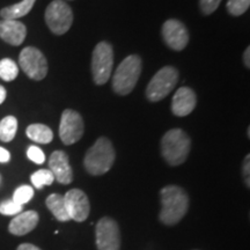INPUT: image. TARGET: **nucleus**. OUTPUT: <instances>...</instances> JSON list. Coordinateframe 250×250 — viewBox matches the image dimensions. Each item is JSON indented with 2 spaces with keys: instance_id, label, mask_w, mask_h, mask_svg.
<instances>
[{
  "instance_id": "20e7f679",
  "label": "nucleus",
  "mask_w": 250,
  "mask_h": 250,
  "mask_svg": "<svg viewBox=\"0 0 250 250\" xmlns=\"http://www.w3.org/2000/svg\"><path fill=\"white\" fill-rule=\"evenodd\" d=\"M143 70L142 58L130 55L118 65L112 77V89L120 95H127L136 87Z\"/></svg>"
},
{
  "instance_id": "a211bd4d",
  "label": "nucleus",
  "mask_w": 250,
  "mask_h": 250,
  "mask_svg": "<svg viewBox=\"0 0 250 250\" xmlns=\"http://www.w3.org/2000/svg\"><path fill=\"white\" fill-rule=\"evenodd\" d=\"M46 208H49V211L54 214V217L59 221H65L70 220V215L67 213L66 205H65L64 196L59 195V193H51L45 201Z\"/></svg>"
},
{
  "instance_id": "423d86ee",
  "label": "nucleus",
  "mask_w": 250,
  "mask_h": 250,
  "mask_svg": "<svg viewBox=\"0 0 250 250\" xmlns=\"http://www.w3.org/2000/svg\"><path fill=\"white\" fill-rule=\"evenodd\" d=\"M114 66V49L108 42H100L95 45L92 55V74L96 85H104L110 79Z\"/></svg>"
},
{
  "instance_id": "b1692460",
  "label": "nucleus",
  "mask_w": 250,
  "mask_h": 250,
  "mask_svg": "<svg viewBox=\"0 0 250 250\" xmlns=\"http://www.w3.org/2000/svg\"><path fill=\"white\" fill-rule=\"evenodd\" d=\"M34 197V189L30 186H21L13 193V201L20 205L27 204Z\"/></svg>"
},
{
  "instance_id": "aec40b11",
  "label": "nucleus",
  "mask_w": 250,
  "mask_h": 250,
  "mask_svg": "<svg viewBox=\"0 0 250 250\" xmlns=\"http://www.w3.org/2000/svg\"><path fill=\"white\" fill-rule=\"evenodd\" d=\"M18 131V120L14 116H6L0 121V140L9 143L14 139Z\"/></svg>"
},
{
  "instance_id": "c85d7f7f",
  "label": "nucleus",
  "mask_w": 250,
  "mask_h": 250,
  "mask_svg": "<svg viewBox=\"0 0 250 250\" xmlns=\"http://www.w3.org/2000/svg\"><path fill=\"white\" fill-rule=\"evenodd\" d=\"M9 160H11L9 152L4 147H0V164H7Z\"/></svg>"
},
{
  "instance_id": "9d476101",
  "label": "nucleus",
  "mask_w": 250,
  "mask_h": 250,
  "mask_svg": "<svg viewBox=\"0 0 250 250\" xmlns=\"http://www.w3.org/2000/svg\"><path fill=\"white\" fill-rule=\"evenodd\" d=\"M95 241L98 250H120V227L114 219L104 217L100 219L95 228Z\"/></svg>"
},
{
  "instance_id": "1a4fd4ad",
  "label": "nucleus",
  "mask_w": 250,
  "mask_h": 250,
  "mask_svg": "<svg viewBox=\"0 0 250 250\" xmlns=\"http://www.w3.org/2000/svg\"><path fill=\"white\" fill-rule=\"evenodd\" d=\"M85 124L79 112L72 109H65L59 123V137L65 145H73L83 138Z\"/></svg>"
},
{
  "instance_id": "0eeeda50",
  "label": "nucleus",
  "mask_w": 250,
  "mask_h": 250,
  "mask_svg": "<svg viewBox=\"0 0 250 250\" xmlns=\"http://www.w3.org/2000/svg\"><path fill=\"white\" fill-rule=\"evenodd\" d=\"M45 23L55 35L66 34L73 23V12L67 2L54 0L45 9Z\"/></svg>"
},
{
  "instance_id": "412c9836",
  "label": "nucleus",
  "mask_w": 250,
  "mask_h": 250,
  "mask_svg": "<svg viewBox=\"0 0 250 250\" xmlns=\"http://www.w3.org/2000/svg\"><path fill=\"white\" fill-rule=\"evenodd\" d=\"M19 74V67L13 59L4 58L0 61V78L5 81H13Z\"/></svg>"
},
{
  "instance_id": "cd10ccee",
  "label": "nucleus",
  "mask_w": 250,
  "mask_h": 250,
  "mask_svg": "<svg viewBox=\"0 0 250 250\" xmlns=\"http://www.w3.org/2000/svg\"><path fill=\"white\" fill-rule=\"evenodd\" d=\"M250 155H247L245 158V161H243V166H242V171H243V177H245V182L247 184V187H250L249 184V168H250Z\"/></svg>"
},
{
  "instance_id": "9b49d317",
  "label": "nucleus",
  "mask_w": 250,
  "mask_h": 250,
  "mask_svg": "<svg viewBox=\"0 0 250 250\" xmlns=\"http://www.w3.org/2000/svg\"><path fill=\"white\" fill-rule=\"evenodd\" d=\"M165 43L175 51H181L189 43V31L183 22L176 19H169L164 23L161 29Z\"/></svg>"
},
{
  "instance_id": "473e14b6",
  "label": "nucleus",
  "mask_w": 250,
  "mask_h": 250,
  "mask_svg": "<svg viewBox=\"0 0 250 250\" xmlns=\"http://www.w3.org/2000/svg\"><path fill=\"white\" fill-rule=\"evenodd\" d=\"M0 182H1V176H0Z\"/></svg>"
},
{
  "instance_id": "6e6552de",
  "label": "nucleus",
  "mask_w": 250,
  "mask_h": 250,
  "mask_svg": "<svg viewBox=\"0 0 250 250\" xmlns=\"http://www.w3.org/2000/svg\"><path fill=\"white\" fill-rule=\"evenodd\" d=\"M19 64L31 80H43L48 74V61L37 48L27 46L19 56Z\"/></svg>"
},
{
  "instance_id": "c756f323",
  "label": "nucleus",
  "mask_w": 250,
  "mask_h": 250,
  "mask_svg": "<svg viewBox=\"0 0 250 250\" xmlns=\"http://www.w3.org/2000/svg\"><path fill=\"white\" fill-rule=\"evenodd\" d=\"M17 250H41V249L39 247L31 245V243H23V245L19 246Z\"/></svg>"
},
{
  "instance_id": "5701e85b",
  "label": "nucleus",
  "mask_w": 250,
  "mask_h": 250,
  "mask_svg": "<svg viewBox=\"0 0 250 250\" xmlns=\"http://www.w3.org/2000/svg\"><path fill=\"white\" fill-rule=\"evenodd\" d=\"M250 0H228L226 8L233 17H240L249 9Z\"/></svg>"
},
{
  "instance_id": "dca6fc26",
  "label": "nucleus",
  "mask_w": 250,
  "mask_h": 250,
  "mask_svg": "<svg viewBox=\"0 0 250 250\" xmlns=\"http://www.w3.org/2000/svg\"><path fill=\"white\" fill-rule=\"evenodd\" d=\"M40 217L36 211L21 212L12 219L8 225L9 233L17 236L26 235L34 229L39 224Z\"/></svg>"
},
{
  "instance_id": "f3484780",
  "label": "nucleus",
  "mask_w": 250,
  "mask_h": 250,
  "mask_svg": "<svg viewBox=\"0 0 250 250\" xmlns=\"http://www.w3.org/2000/svg\"><path fill=\"white\" fill-rule=\"evenodd\" d=\"M35 2L36 0H21L18 4L0 9V17L2 18V20H18L26 17L33 9Z\"/></svg>"
},
{
  "instance_id": "4468645a",
  "label": "nucleus",
  "mask_w": 250,
  "mask_h": 250,
  "mask_svg": "<svg viewBox=\"0 0 250 250\" xmlns=\"http://www.w3.org/2000/svg\"><path fill=\"white\" fill-rule=\"evenodd\" d=\"M197 95L189 87H181L174 94L171 101V111L175 116L186 117L196 108Z\"/></svg>"
},
{
  "instance_id": "f8f14e48",
  "label": "nucleus",
  "mask_w": 250,
  "mask_h": 250,
  "mask_svg": "<svg viewBox=\"0 0 250 250\" xmlns=\"http://www.w3.org/2000/svg\"><path fill=\"white\" fill-rule=\"evenodd\" d=\"M64 201L67 213L72 220L77 221V223H83L88 218L90 204L88 197L83 190L71 189L64 195Z\"/></svg>"
},
{
  "instance_id": "2eb2a0df",
  "label": "nucleus",
  "mask_w": 250,
  "mask_h": 250,
  "mask_svg": "<svg viewBox=\"0 0 250 250\" xmlns=\"http://www.w3.org/2000/svg\"><path fill=\"white\" fill-rule=\"evenodd\" d=\"M27 36V28L18 20L0 21V39L8 44L18 46L22 44Z\"/></svg>"
},
{
  "instance_id": "6ab92c4d",
  "label": "nucleus",
  "mask_w": 250,
  "mask_h": 250,
  "mask_svg": "<svg viewBox=\"0 0 250 250\" xmlns=\"http://www.w3.org/2000/svg\"><path fill=\"white\" fill-rule=\"evenodd\" d=\"M27 137L37 144H49L54 139V132L44 124H31L26 130Z\"/></svg>"
},
{
  "instance_id": "bb28decb",
  "label": "nucleus",
  "mask_w": 250,
  "mask_h": 250,
  "mask_svg": "<svg viewBox=\"0 0 250 250\" xmlns=\"http://www.w3.org/2000/svg\"><path fill=\"white\" fill-rule=\"evenodd\" d=\"M221 0H199V8L204 15H210L219 7Z\"/></svg>"
},
{
  "instance_id": "393cba45",
  "label": "nucleus",
  "mask_w": 250,
  "mask_h": 250,
  "mask_svg": "<svg viewBox=\"0 0 250 250\" xmlns=\"http://www.w3.org/2000/svg\"><path fill=\"white\" fill-rule=\"evenodd\" d=\"M23 206L15 203L13 199H7L0 203V213L2 215H17L22 212Z\"/></svg>"
},
{
  "instance_id": "7ed1b4c3",
  "label": "nucleus",
  "mask_w": 250,
  "mask_h": 250,
  "mask_svg": "<svg viewBox=\"0 0 250 250\" xmlns=\"http://www.w3.org/2000/svg\"><path fill=\"white\" fill-rule=\"evenodd\" d=\"M191 149V139L182 129H171L161 139V154L170 166H180Z\"/></svg>"
},
{
  "instance_id": "f03ea898",
  "label": "nucleus",
  "mask_w": 250,
  "mask_h": 250,
  "mask_svg": "<svg viewBox=\"0 0 250 250\" xmlns=\"http://www.w3.org/2000/svg\"><path fill=\"white\" fill-rule=\"evenodd\" d=\"M115 158L116 154L110 140L105 137H100L87 151L83 159V166L90 175L100 176L111 169Z\"/></svg>"
},
{
  "instance_id": "a878e982",
  "label": "nucleus",
  "mask_w": 250,
  "mask_h": 250,
  "mask_svg": "<svg viewBox=\"0 0 250 250\" xmlns=\"http://www.w3.org/2000/svg\"><path fill=\"white\" fill-rule=\"evenodd\" d=\"M27 156L30 161L35 162L36 165H42L45 161V154L37 146H29L27 149Z\"/></svg>"
},
{
  "instance_id": "39448f33",
  "label": "nucleus",
  "mask_w": 250,
  "mask_h": 250,
  "mask_svg": "<svg viewBox=\"0 0 250 250\" xmlns=\"http://www.w3.org/2000/svg\"><path fill=\"white\" fill-rule=\"evenodd\" d=\"M179 71L173 66L159 70L146 87V98L151 102H159L170 94L179 81Z\"/></svg>"
},
{
  "instance_id": "7c9ffc66",
  "label": "nucleus",
  "mask_w": 250,
  "mask_h": 250,
  "mask_svg": "<svg viewBox=\"0 0 250 250\" xmlns=\"http://www.w3.org/2000/svg\"><path fill=\"white\" fill-rule=\"evenodd\" d=\"M250 48L248 46V48L246 49L245 54H243V62H245L246 67H250Z\"/></svg>"
},
{
  "instance_id": "4be33fe9",
  "label": "nucleus",
  "mask_w": 250,
  "mask_h": 250,
  "mask_svg": "<svg viewBox=\"0 0 250 250\" xmlns=\"http://www.w3.org/2000/svg\"><path fill=\"white\" fill-rule=\"evenodd\" d=\"M30 181L36 189H42L45 186H51L55 182V176L49 169H40L31 175Z\"/></svg>"
},
{
  "instance_id": "ddd939ff",
  "label": "nucleus",
  "mask_w": 250,
  "mask_h": 250,
  "mask_svg": "<svg viewBox=\"0 0 250 250\" xmlns=\"http://www.w3.org/2000/svg\"><path fill=\"white\" fill-rule=\"evenodd\" d=\"M50 171L54 174L55 180L61 184H70L73 181V171H72L68 156L64 151H55L49 159Z\"/></svg>"
},
{
  "instance_id": "f257e3e1",
  "label": "nucleus",
  "mask_w": 250,
  "mask_h": 250,
  "mask_svg": "<svg viewBox=\"0 0 250 250\" xmlns=\"http://www.w3.org/2000/svg\"><path fill=\"white\" fill-rule=\"evenodd\" d=\"M161 212L159 218L162 224L173 226L180 223L189 208V197L182 188L167 186L160 191Z\"/></svg>"
},
{
  "instance_id": "2f4dec72",
  "label": "nucleus",
  "mask_w": 250,
  "mask_h": 250,
  "mask_svg": "<svg viewBox=\"0 0 250 250\" xmlns=\"http://www.w3.org/2000/svg\"><path fill=\"white\" fill-rule=\"evenodd\" d=\"M6 95H7V93H6L5 87H2L1 85H0V104H1V103H4Z\"/></svg>"
}]
</instances>
